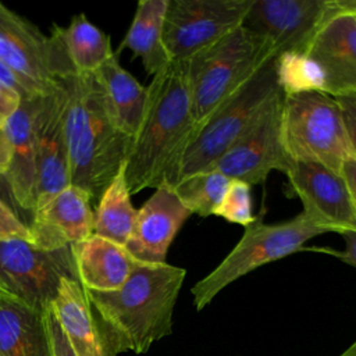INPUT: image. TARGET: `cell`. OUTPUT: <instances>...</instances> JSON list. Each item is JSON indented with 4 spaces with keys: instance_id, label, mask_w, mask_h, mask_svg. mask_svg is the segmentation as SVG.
<instances>
[{
    "instance_id": "obj_16",
    "label": "cell",
    "mask_w": 356,
    "mask_h": 356,
    "mask_svg": "<svg viewBox=\"0 0 356 356\" xmlns=\"http://www.w3.org/2000/svg\"><path fill=\"white\" fill-rule=\"evenodd\" d=\"M191 216L174 186L160 185L138 210L125 249L140 263H165L172 241Z\"/></svg>"
},
{
    "instance_id": "obj_12",
    "label": "cell",
    "mask_w": 356,
    "mask_h": 356,
    "mask_svg": "<svg viewBox=\"0 0 356 356\" xmlns=\"http://www.w3.org/2000/svg\"><path fill=\"white\" fill-rule=\"evenodd\" d=\"M335 11L334 0H252L243 25L266 39L280 56L306 51Z\"/></svg>"
},
{
    "instance_id": "obj_25",
    "label": "cell",
    "mask_w": 356,
    "mask_h": 356,
    "mask_svg": "<svg viewBox=\"0 0 356 356\" xmlns=\"http://www.w3.org/2000/svg\"><path fill=\"white\" fill-rule=\"evenodd\" d=\"M138 210L132 206L124 165L99 197L93 234L125 246L131 238Z\"/></svg>"
},
{
    "instance_id": "obj_14",
    "label": "cell",
    "mask_w": 356,
    "mask_h": 356,
    "mask_svg": "<svg viewBox=\"0 0 356 356\" xmlns=\"http://www.w3.org/2000/svg\"><path fill=\"white\" fill-rule=\"evenodd\" d=\"M65 102L67 95L61 83L53 93L40 97L35 120V209L71 185L64 136Z\"/></svg>"
},
{
    "instance_id": "obj_6",
    "label": "cell",
    "mask_w": 356,
    "mask_h": 356,
    "mask_svg": "<svg viewBox=\"0 0 356 356\" xmlns=\"http://www.w3.org/2000/svg\"><path fill=\"white\" fill-rule=\"evenodd\" d=\"M321 234L327 232L303 211L275 224H266L256 218L245 227L242 238L222 261L191 288L193 306L200 312L234 281L300 250L307 241Z\"/></svg>"
},
{
    "instance_id": "obj_3",
    "label": "cell",
    "mask_w": 356,
    "mask_h": 356,
    "mask_svg": "<svg viewBox=\"0 0 356 356\" xmlns=\"http://www.w3.org/2000/svg\"><path fill=\"white\" fill-rule=\"evenodd\" d=\"M58 82L67 95L64 136L71 185L99 200L124 165L132 139L113 124L95 74L74 72Z\"/></svg>"
},
{
    "instance_id": "obj_5",
    "label": "cell",
    "mask_w": 356,
    "mask_h": 356,
    "mask_svg": "<svg viewBox=\"0 0 356 356\" xmlns=\"http://www.w3.org/2000/svg\"><path fill=\"white\" fill-rule=\"evenodd\" d=\"M275 60L277 56L264 63L209 117L196 125L181 160L175 185L188 177L210 170L253 122L268 99L280 89Z\"/></svg>"
},
{
    "instance_id": "obj_30",
    "label": "cell",
    "mask_w": 356,
    "mask_h": 356,
    "mask_svg": "<svg viewBox=\"0 0 356 356\" xmlns=\"http://www.w3.org/2000/svg\"><path fill=\"white\" fill-rule=\"evenodd\" d=\"M339 104L352 154L356 157V92L335 96Z\"/></svg>"
},
{
    "instance_id": "obj_33",
    "label": "cell",
    "mask_w": 356,
    "mask_h": 356,
    "mask_svg": "<svg viewBox=\"0 0 356 356\" xmlns=\"http://www.w3.org/2000/svg\"><path fill=\"white\" fill-rule=\"evenodd\" d=\"M345 242V249L338 252V250H327L332 256L338 257L346 264H350L356 267V231H343L339 234Z\"/></svg>"
},
{
    "instance_id": "obj_22",
    "label": "cell",
    "mask_w": 356,
    "mask_h": 356,
    "mask_svg": "<svg viewBox=\"0 0 356 356\" xmlns=\"http://www.w3.org/2000/svg\"><path fill=\"white\" fill-rule=\"evenodd\" d=\"M0 356H54L43 312L11 295L0 299Z\"/></svg>"
},
{
    "instance_id": "obj_19",
    "label": "cell",
    "mask_w": 356,
    "mask_h": 356,
    "mask_svg": "<svg viewBox=\"0 0 356 356\" xmlns=\"http://www.w3.org/2000/svg\"><path fill=\"white\" fill-rule=\"evenodd\" d=\"M40 97L42 96L22 100L17 113L4 124L11 142V163L6 174V179L28 225L35 209V120Z\"/></svg>"
},
{
    "instance_id": "obj_21",
    "label": "cell",
    "mask_w": 356,
    "mask_h": 356,
    "mask_svg": "<svg viewBox=\"0 0 356 356\" xmlns=\"http://www.w3.org/2000/svg\"><path fill=\"white\" fill-rule=\"evenodd\" d=\"M95 76L102 88L104 104L113 124L132 139L143 120L147 86L140 85L132 74L121 67L117 53L95 72Z\"/></svg>"
},
{
    "instance_id": "obj_24",
    "label": "cell",
    "mask_w": 356,
    "mask_h": 356,
    "mask_svg": "<svg viewBox=\"0 0 356 356\" xmlns=\"http://www.w3.org/2000/svg\"><path fill=\"white\" fill-rule=\"evenodd\" d=\"M68 63L76 74H95L114 51L110 36L95 26L85 14L72 17L68 26H53Z\"/></svg>"
},
{
    "instance_id": "obj_28",
    "label": "cell",
    "mask_w": 356,
    "mask_h": 356,
    "mask_svg": "<svg viewBox=\"0 0 356 356\" xmlns=\"http://www.w3.org/2000/svg\"><path fill=\"white\" fill-rule=\"evenodd\" d=\"M250 184L241 179H229L224 197L217 207L214 216H218L228 222L248 227L256 217L252 210Z\"/></svg>"
},
{
    "instance_id": "obj_10",
    "label": "cell",
    "mask_w": 356,
    "mask_h": 356,
    "mask_svg": "<svg viewBox=\"0 0 356 356\" xmlns=\"http://www.w3.org/2000/svg\"><path fill=\"white\" fill-rule=\"evenodd\" d=\"M252 0H168L163 39L171 61H186L243 25Z\"/></svg>"
},
{
    "instance_id": "obj_13",
    "label": "cell",
    "mask_w": 356,
    "mask_h": 356,
    "mask_svg": "<svg viewBox=\"0 0 356 356\" xmlns=\"http://www.w3.org/2000/svg\"><path fill=\"white\" fill-rule=\"evenodd\" d=\"M285 175L303 213L325 232L356 231V209L339 172L312 161H291Z\"/></svg>"
},
{
    "instance_id": "obj_4",
    "label": "cell",
    "mask_w": 356,
    "mask_h": 356,
    "mask_svg": "<svg viewBox=\"0 0 356 356\" xmlns=\"http://www.w3.org/2000/svg\"><path fill=\"white\" fill-rule=\"evenodd\" d=\"M274 56L277 54L266 39L241 25L186 60V81L196 125Z\"/></svg>"
},
{
    "instance_id": "obj_37",
    "label": "cell",
    "mask_w": 356,
    "mask_h": 356,
    "mask_svg": "<svg viewBox=\"0 0 356 356\" xmlns=\"http://www.w3.org/2000/svg\"><path fill=\"white\" fill-rule=\"evenodd\" d=\"M334 3L339 11L356 14V0H334Z\"/></svg>"
},
{
    "instance_id": "obj_7",
    "label": "cell",
    "mask_w": 356,
    "mask_h": 356,
    "mask_svg": "<svg viewBox=\"0 0 356 356\" xmlns=\"http://www.w3.org/2000/svg\"><path fill=\"white\" fill-rule=\"evenodd\" d=\"M282 136L291 161H312L339 172L352 156L339 104L324 92L284 95Z\"/></svg>"
},
{
    "instance_id": "obj_1",
    "label": "cell",
    "mask_w": 356,
    "mask_h": 356,
    "mask_svg": "<svg viewBox=\"0 0 356 356\" xmlns=\"http://www.w3.org/2000/svg\"><path fill=\"white\" fill-rule=\"evenodd\" d=\"M195 128L185 61H170L147 86L143 120L124 163L131 195L163 184L175 185Z\"/></svg>"
},
{
    "instance_id": "obj_32",
    "label": "cell",
    "mask_w": 356,
    "mask_h": 356,
    "mask_svg": "<svg viewBox=\"0 0 356 356\" xmlns=\"http://www.w3.org/2000/svg\"><path fill=\"white\" fill-rule=\"evenodd\" d=\"M21 103V95L0 81V124L4 125L17 113Z\"/></svg>"
},
{
    "instance_id": "obj_23",
    "label": "cell",
    "mask_w": 356,
    "mask_h": 356,
    "mask_svg": "<svg viewBox=\"0 0 356 356\" xmlns=\"http://www.w3.org/2000/svg\"><path fill=\"white\" fill-rule=\"evenodd\" d=\"M167 7L168 0H140L120 46L139 57L152 76L171 61L163 39Z\"/></svg>"
},
{
    "instance_id": "obj_34",
    "label": "cell",
    "mask_w": 356,
    "mask_h": 356,
    "mask_svg": "<svg viewBox=\"0 0 356 356\" xmlns=\"http://www.w3.org/2000/svg\"><path fill=\"white\" fill-rule=\"evenodd\" d=\"M341 177L345 181V185L348 188V192L350 195L352 203L356 209V157L352 154L349 156L341 165L339 170Z\"/></svg>"
},
{
    "instance_id": "obj_26",
    "label": "cell",
    "mask_w": 356,
    "mask_h": 356,
    "mask_svg": "<svg viewBox=\"0 0 356 356\" xmlns=\"http://www.w3.org/2000/svg\"><path fill=\"white\" fill-rule=\"evenodd\" d=\"M229 179L222 172L211 168L179 181L174 189L192 214L209 217L214 216L220 206Z\"/></svg>"
},
{
    "instance_id": "obj_2",
    "label": "cell",
    "mask_w": 356,
    "mask_h": 356,
    "mask_svg": "<svg viewBox=\"0 0 356 356\" xmlns=\"http://www.w3.org/2000/svg\"><path fill=\"white\" fill-rule=\"evenodd\" d=\"M186 270L165 263H138L117 291H88L89 302L114 353H146L172 334L174 307Z\"/></svg>"
},
{
    "instance_id": "obj_20",
    "label": "cell",
    "mask_w": 356,
    "mask_h": 356,
    "mask_svg": "<svg viewBox=\"0 0 356 356\" xmlns=\"http://www.w3.org/2000/svg\"><path fill=\"white\" fill-rule=\"evenodd\" d=\"M72 252L79 282L95 292L120 289L139 263L125 246L95 234L72 245Z\"/></svg>"
},
{
    "instance_id": "obj_31",
    "label": "cell",
    "mask_w": 356,
    "mask_h": 356,
    "mask_svg": "<svg viewBox=\"0 0 356 356\" xmlns=\"http://www.w3.org/2000/svg\"><path fill=\"white\" fill-rule=\"evenodd\" d=\"M44 321H46V327L50 335V342H51V348H53V353L54 356H75L65 334L63 332L53 310L51 306H49L44 312Z\"/></svg>"
},
{
    "instance_id": "obj_18",
    "label": "cell",
    "mask_w": 356,
    "mask_h": 356,
    "mask_svg": "<svg viewBox=\"0 0 356 356\" xmlns=\"http://www.w3.org/2000/svg\"><path fill=\"white\" fill-rule=\"evenodd\" d=\"M50 306L75 356H115L78 278L64 277Z\"/></svg>"
},
{
    "instance_id": "obj_35",
    "label": "cell",
    "mask_w": 356,
    "mask_h": 356,
    "mask_svg": "<svg viewBox=\"0 0 356 356\" xmlns=\"http://www.w3.org/2000/svg\"><path fill=\"white\" fill-rule=\"evenodd\" d=\"M11 163V142L3 124H0V175L6 177Z\"/></svg>"
},
{
    "instance_id": "obj_17",
    "label": "cell",
    "mask_w": 356,
    "mask_h": 356,
    "mask_svg": "<svg viewBox=\"0 0 356 356\" xmlns=\"http://www.w3.org/2000/svg\"><path fill=\"white\" fill-rule=\"evenodd\" d=\"M306 53L324 74V93L335 97L356 92V14L337 8L313 36Z\"/></svg>"
},
{
    "instance_id": "obj_27",
    "label": "cell",
    "mask_w": 356,
    "mask_h": 356,
    "mask_svg": "<svg viewBox=\"0 0 356 356\" xmlns=\"http://www.w3.org/2000/svg\"><path fill=\"white\" fill-rule=\"evenodd\" d=\"M275 71L278 88L284 95L324 92V74L306 51L281 53L275 60Z\"/></svg>"
},
{
    "instance_id": "obj_29",
    "label": "cell",
    "mask_w": 356,
    "mask_h": 356,
    "mask_svg": "<svg viewBox=\"0 0 356 356\" xmlns=\"http://www.w3.org/2000/svg\"><path fill=\"white\" fill-rule=\"evenodd\" d=\"M22 239H31L28 225L19 218V216L0 199V242Z\"/></svg>"
},
{
    "instance_id": "obj_9",
    "label": "cell",
    "mask_w": 356,
    "mask_h": 356,
    "mask_svg": "<svg viewBox=\"0 0 356 356\" xmlns=\"http://www.w3.org/2000/svg\"><path fill=\"white\" fill-rule=\"evenodd\" d=\"M64 277L78 278L72 246L42 250L22 239L0 242V285L31 307L44 312Z\"/></svg>"
},
{
    "instance_id": "obj_38",
    "label": "cell",
    "mask_w": 356,
    "mask_h": 356,
    "mask_svg": "<svg viewBox=\"0 0 356 356\" xmlns=\"http://www.w3.org/2000/svg\"><path fill=\"white\" fill-rule=\"evenodd\" d=\"M339 356H356V341L346 350H343Z\"/></svg>"
},
{
    "instance_id": "obj_36",
    "label": "cell",
    "mask_w": 356,
    "mask_h": 356,
    "mask_svg": "<svg viewBox=\"0 0 356 356\" xmlns=\"http://www.w3.org/2000/svg\"><path fill=\"white\" fill-rule=\"evenodd\" d=\"M0 199H1L3 202H6V203L19 216V218L26 224V220H25L22 211L19 210V207L17 206V203H15V200H14L11 188H10V185H8L7 179H6V177H3V175H0ZM26 225H28V224H26Z\"/></svg>"
},
{
    "instance_id": "obj_15",
    "label": "cell",
    "mask_w": 356,
    "mask_h": 356,
    "mask_svg": "<svg viewBox=\"0 0 356 356\" xmlns=\"http://www.w3.org/2000/svg\"><path fill=\"white\" fill-rule=\"evenodd\" d=\"M92 202L85 189L68 185L33 210L29 242L42 250H56L85 241L93 235Z\"/></svg>"
},
{
    "instance_id": "obj_8",
    "label": "cell",
    "mask_w": 356,
    "mask_h": 356,
    "mask_svg": "<svg viewBox=\"0 0 356 356\" xmlns=\"http://www.w3.org/2000/svg\"><path fill=\"white\" fill-rule=\"evenodd\" d=\"M0 61L38 97L53 93L58 79L74 74L58 38L0 3Z\"/></svg>"
},
{
    "instance_id": "obj_39",
    "label": "cell",
    "mask_w": 356,
    "mask_h": 356,
    "mask_svg": "<svg viewBox=\"0 0 356 356\" xmlns=\"http://www.w3.org/2000/svg\"><path fill=\"white\" fill-rule=\"evenodd\" d=\"M10 293L0 285V299H3V298H6V296H8Z\"/></svg>"
},
{
    "instance_id": "obj_11",
    "label": "cell",
    "mask_w": 356,
    "mask_h": 356,
    "mask_svg": "<svg viewBox=\"0 0 356 356\" xmlns=\"http://www.w3.org/2000/svg\"><path fill=\"white\" fill-rule=\"evenodd\" d=\"M282 104L284 92L278 89L211 168L250 185L263 184L274 170L285 174L291 159L282 136Z\"/></svg>"
}]
</instances>
